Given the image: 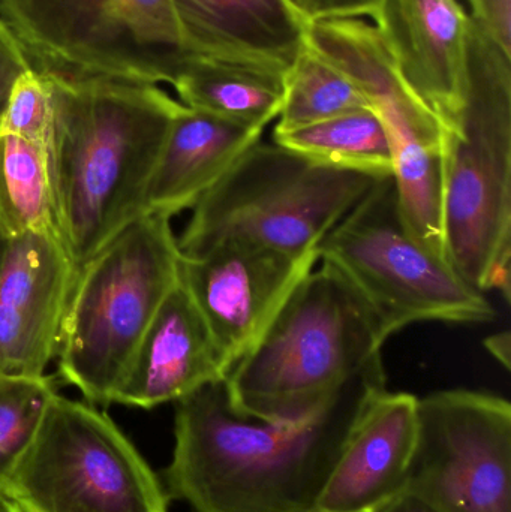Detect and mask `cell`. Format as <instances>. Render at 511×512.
Here are the masks:
<instances>
[{
	"mask_svg": "<svg viewBox=\"0 0 511 512\" xmlns=\"http://www.w3.org/2000/svg\"><path fill=\"white\" fill-rule=\"evenodd\" d=\"M419 397L383 390L354 426L311 512H375L407 489Z\"/></svg>",
	"mask_w": 511,
	"mask_h": 512,
	"instance_id": "cell-15",
	"label": "cell"
},
{
	"mask_svg": "<svg viewBox=\"0 0 511 512\" xmlns=\"http://www.w3.org/2000/svg\"><path fill=\"white\" fill-rule=\"evenodd\" d=\"M57 393L50 376H0V498L9 475L32 442L48 403Z\"/></svg>",
	"mask_w": 511,
	"mask_h": 512,
	"instance_id": "cell-22",
	"label": "cell"
},
{
	"mask_svg": "<svg viewBox=\"0 0 511 512\" xmlns=\"http://www.w3.org/2000/svg\"><path fill=\"white\" fill-rule=\"evenodd\" d=\"M374 21L407 86L449 129L467 89L470 14L456 0H383Z\"/></svg>",
	"mask_w": 511,
	"mask_h": 512,
	"instance_id": "cell-13",
	"label": "cell"
},
{
	"mask_svg": "<svg viewBox=\"0 0 511 512\" xmlns=\"http://www.w3.org/2000/svg\"><path fill=\"white\" fill-rule=\"evenodd\" d=\"M273 143L318 164L378 177L392 176V143L374 108L350 111L290 131H273Z\"/></svg>",
	"mask_w": 511,
	"mask_h": 512,
	"instance_id": "cell-19",
	"label": "cell"
},
{
	"mask_svg": "<svg viewBox=\"0 0 511 512\" xmlns=\"http://www.w3.org/2000/svg\"><path fill=\"white\" fill-rule=\"evenodd\" d=\"M374 313L329 265L309 271L225 379L243 417L296 423L374 369L386 343Z\"/></svg>",
	"mask_w": 511,
	"mask_h": 512,
	"instance_id": "cell-3",
	"label": "cell"
},
{
	"mask_svg": "<svg viewBox=\"0 0 511 512\" xmlns=\"http://www.w3.org/2000/svg\"><path fill=\"white\" fill-rule=\"evenodd\" d=\"M375 512H443L413 493L404 492Z\"/></svg>",
	"mask_w": 511,
	"mask_h": 512,
	"instance_id": "cell-27",
	"label": "cell"
},
{
	"mask_svg": "<svg viewBox=\"0 0 511 512\" xmlns=\"http://www.w3.org/2000/svg\"><path fill=\"white\" fill-rule=\"evenodd\" d=\"M0 512H21L15 507L12 502H9L8 499L0 498Z\"/></svg>",
	"mask_w": 511,
	"mask_h": 512,
	"instance_id": "cell-30",
	"label": "cell"
},
{
	"mask_svg": "<svg viewBox=\"0 0 511 512\" xmlns=\"http://www.w3.org/2000/svg\"><path fill=\"white\" fill-rule=\"evenodd\" d=\"M290 2L293 3V5L302 12L303 17L308 20L309 0H290Z\"/></svg>",
	"mask_w": 511,
	"mask_h": 512,
	"instance_id": "cell-29",
	"label": "cell"
},
{
	"mask_svg": "<svg viewBox=\"0 0 511 512\" xmlns=\"http://www.w3.org/2000/svg\"><path fill=\"white\" fill-rule=\"evenodd\" d=\"M263 132L182 104L153 168L143 215L171 219L194 209Z\"/></svg>",
	"mask_w": 511,
	"mask_h": 512,
	"instance_id": "cell-17",
	"label": "cell"
},
{
	"mask_svg": "<svg viewBox=\"0 0 511 512\" xmlns=\"http://www.w3.org/2000/svg\"><path fill=\"white\" fill-rule=\"evenodd\" d=\"M225 379L218 345L179 280L141 337L113 403L153 409Z\"/></svg>",
	"mask_w": 511,
	"mask_h": 512,
	"instance_id": "cell-14",
	"label": "cell"
},
{
	"mask_svg": "<svg viewBox=\"0 0 511 512\" xmlns=\"http://www.w3.org/2000/svg\"><path fill=\"white\" fill-rule=\"evenodd\" d=\"M444 239L450 265L482 292L510 301L511 56L471 20L467 89L441 135Z\"/></svg>",
	"mask_w": 511,
	"mask_h": 512,
	"instance_id": "cell-4",
	"label": "cell"
},
{
	"mask_svg": "<svg viewBox=\"0 0 511 512\" xmlns=\"http://www.w3.org/2000/svg\"><path fill=\"white\" fill-rule=\"evenodd\" d=\"M362 108L372 107L359 86L306 44L285 72L284 101L275 131L314 125Z\"/></svg>",
	"mask_w": 511,
	"mask_h": 512,
	"instance_id": "cell-21",
	"label": "cell"
},
{
	"mask_svg": "<svg viewBox=\"0 0 511 512\" xmlns=\"http://www.w3.org/2000/svg\"><path fill=\"white\" fill-rule=\"evenodd\" d=\"M171 219L143 215L75 277L57 351V375L87 403L107 406L153 316L180 280Z\"/></svg>",
	"mask_w": 511,
	"mask_h": 512,
	"instance_id": "cell-6",
	"label": "cell"
},
{
	"mask_svg": "<svg viewBox=\"0 0 511 512\" xmlns=\"http://www.w3.org/2000/svg\"><path fill=\"white\" fill-rule=\"evenodd\" d=\"M30 68L33 66L26 50L8 24L0 18V119L15 81Z\"/></svg>",
	"mask_w": 511,
	"mask_h": 512,
	"instance_id": "cell-25",
	"label": "cell"
},
{
	"mask_svg": "<svg viewBox=\"0 0 511 512\" xmlns=\"http://www.w3.org/2000/svg\"><path fill=\"white\" fill-rule=\"evenodd\" d=\"M383 177L318 164L276 143H255L195 204L177 237L180 255L224 243L315 255L321 240Z\"/></svg>",
	"mask_w": 511,
	"mask_h": 512,
	"instance_id": "cell-5",
	"label": "cell"
},
{
	"mask_svg": "<svg viewBox=\"0 0 511 512\" xmlns=\"http://www.w3.org/2000/svg\"><path fill=\"white\" fill-rule=\"evenodd\" d=\"M74 282L56 233L8 240L0 274V376L47 375L59 351Z\"/></svg>",
	"mask_w": 511,
	"mask_h": 512,
	"instance_id": "cell-12",
	"label": "cell"
},
{
	"mask_svg": "<svg viewBox=\"0 0 511 512\" xmlns=\"http://www.w3.org/2000/svg\"><path fill=\"white\" fill-rule=\"evenodd\" d=\"M21 512H168L164 484L96 406L54 394L3 489Z\"/></svg>",
	"mask_w": 511,
	"mask_h": 512,
	"instance_id": "cell-9",
	"label": "cell"
},
{
	"mask_svg": "<svg viewBox=\"0 0 511 512\" xmlns=\"http://www.w3.org/2000/svg\"><path fill=\"white\" fill-rule=\"evenodd\" d=\"M45 75L53 90L45 155L54 228L77 277L143 216L153 168L182 102L153 84Z\"/></svg>",
	"mask_w": 511,
	"mask_h": 512,
	"instance_id": "cell-2",
	"label": "cell"
},
{
	"mask_svg": "<svg viewBox=\"0 0 511 512\" xmlns=\"http://www.w3.org/2000/svg\"><path fill=\"white\" fill-rule=\"evenodd\" d=\"M53 126V90L47 75L30 68L15 81L0 119V135L45 147Z\"/></svg>",
	"mask_w": 511,
	"mask_h": 512,
	"instance_id": "cell-23",
	"label": "cell"
},
{
	"mask_svg": "<svg viewBox=\"0 0 511 512\" xmlns=\"http://www.w3.org/2000/svg\"><path fill=\"white\" fill-rule=\"evenodd\" d=\"M0 18L59 77L173 84L191 56L171 0H0Z\"/></svg>",
	"mask_w": 511,
	"mask_h": 512,
	"instance_id": "cell-8",
	"label": "cell"
},
{
	"mask_svg": "<svg viewBox=\"0 0 511 512\" xmlns=\"http://www.w3.org/2000/svg\"><path fill=\"white\" fill-rule=\"evenodd\" d=\"M41 231L56 233L45 147L0 135V236Z\"/></svg>",
	"mask_w": 511,
	"mask_h": 512,
	"instance_id": "cell-20",
	"label": "cell"
},
{
	"mask_svg": "<svg viewBox=\"0 0 511 512\" xmlns=\"http://www.w3.org/2000/svg\"><path fill=\"white\" fill-rule=\"evenodd\" d=\"M405 492L443 512H511V405L443 390L419 399Z\"/></svg>",
	"mask_w": 511,
	"mask_h": 512,
	"instance_id": "cell-10",
	"label": "cell"
},
{
	"mask_svg": "<svg viewBox=\"0 0 511 512\" xmlns=\"http://www.w3.org/2000/svg\"><path fill=\"white\" fill-rule=\"evenodd\" d=\"M285 72L249 60L191 54L171 86L185 107L264 131L281 113Z\"/></svg>",
	"mask_w": 511,
	"mask_h": 512,
	"instance_id": "cell-18",
	"label": "cell"
},
{
	"mask_svg": "<svg viewBox=\"0 0 511 512\" xmlns=\"http://www.w3.org/2000/svg\"><path fill=\"white\" fill-rule=\"evenodd\" d=\"M186 50L288 71L309 21L290 0H171Z\"/></svg>",
	"mask_w": 511,
	"mask_h": 512,
	"instance_id": "cell-16",
	"label": "cell"
},
{
	"mask_svg": "<svg viewBox=\"0 0 511 512\" xmlns=\"http://www.w3.org/2000/svg\"><path fill=\"white\" fill-rule=\"evenodd\" d=\"M386 390L383 363L296 423L243 417L225 381L176 402L168 498L192 512H311L372 397Z\"/></svg>",
	"mask_w": 511,
	"mask_h": 512,
	"instance_id": "cell-1",
	"label": "cell"
},
{
	"mask_svg": "<svg viewBox=\"0 0 511 512\" xmlns=\"http://www.w3.org/2000/svg\"><path fill=\"white\" fill-rule=\"evenodd\" d=\"M471 20L511 56V0H468Z\"/></svg>",
	"mask_w": 511,
	"mask_h": 512,
	"instance_id": "cell-24",
	"label": "cell"
},
{
	"mask_svg": "<svg viewBox=\"0 0 511 512\" xmlns=\"http://www.w3.org/2000/svg\"><path fill=\"white\" fill-rule=\"evenodd\" d=\"M510 333L503 331V333L492 334L488 339H485V346L495 360L500 361L507 370L510 369L511 363V346H510Z\"/></svg>",
	"mask_w": 511,
	"mask_h": 512,
	"instance_id": "cell-28",
	"label": "cell"
},
{
	"mask_svg": "<svg viewBox=\"0 0 511 512\" xmlns=\"http://www.w3.org/2000/svg\"><path fill=\"white\" fill-rule=\"evenodd\" d=\"M317 264V255L293 258L240 243L180 258V282L203 315L227 376Z\"/></svg>",
	"mask_w": 511,
	"mask_h": 512,
	"instance_id": "cell-11",
	"label": "cell"
},
{
	"mask_svg": "<svg viewBox=\"0 0 511 512\" xmlns=\"http://www.w3.org/2000/svg\"><path fill=\"white\" fill-rule=\"evenodd\" d=\"M315 255L359 294L387 339L417 322L485 324L497 315L485 292L411 234L392 176L378 180Z\"/></svg>",
	"mask_w": 511,
	"mask_h": 512,
	"instance_id": "cell-7",
	"label": "cell"
},
{
	"mask_svg": "<svg viewBox=\"0 0 511 512\" xmlns=\"http://www.w3.org/2000/svg\"><path fill=\"white\" fill-rule=\"evenodd\" d=\"M383 0H309L308 20L374 18Z\"/></svg>",
	"mask_w": 511,
	"mask_h": 512,
	"instance_id": "cell-26",
	"label": "cell"
},
{
	"mask_svg": "<svg viewBox=\"0 0 511 512\" xmlns=\"http://www.w3.org/2000/svg\"><path fill=\"white\" fill-rule=\"evenodd\" d=\"M6 248H8V240L0 236V274H2L3 262H5Z\"/></svg>",
	"mask_w": 511,
	"mask_h": 512,
	"instance_id": "cell-31",
	"label": "cell"
}]
</instances>
